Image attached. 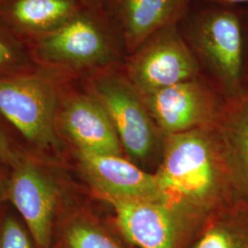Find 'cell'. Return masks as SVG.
Wrapping results in <instances>:
<instances>
[{"label": "cell", "mask_w": 248, "mask_h": 248, "mask_svg": "<svg viewBox=\"0 0 248 248\" xmlns=\"http://www.w3.org/2000/svg\"><path fill=\"white\" fill-rule=\"evenodd\" d=\"M155 174L161 201L195 234L215 213L232 205L225 164L213 127L165 137Z\"/></svg>", "instance_id": "obj_1"}, {"label": "cell", "mask_w": 248, "mask_h": 248, "mask_svg": "<svg viewBox=\"0 0 248 248\" xmlns=\"http://www.w3.org/2000/svg\"><path fill=\"white\" fill-rule=\"evenodd\" d=\"M186 40L225 99L245 90L243 11L236 6L208 9L189 21Z\"/></svg>", "instance_id": "obj_2"}, {"label": "cell", "mask_w": 248, "mask_h": 248, "mask_svg": "<svg viewBox=\"0 0 248 248\" xmlns=\"http://www.w3.org/2000/svg\"><path fill=\"white\" fill-rule=\"evenodd\" d=\"M98 14L81 10L57 29L40 35L37 55L69 71L111 67L121 58V45Z\"/></svg>", "instance_id": "obj_3"}, {"label": "cell", "mask_w": 248, "mask_h": 248, "mask_svg": "<svg viewBox=\"0 0 248 248\" xmlns=\"http://www.w3.org/2000/svg\"><path fill=\"white\" fill-rule=\"evenodd\" d=\"M89 92L106 108L126 157L139 167L147 163L164 136L124 72L111 67L100 70L91 78Z\"/></svg>", "instance_id": "obj_4"}, {"label": "cell", "mask_w": 248, "mask_h": 248, "mask_svg": "<svg viewBox=\"0 0 248 248\" xmlns=\"http://www.w3.org/2000/svg\"><path fill=\"white\" fill-rule=\"evenodd\" d=\"M60 105L57 86L47 77L33 74L0 78V112L39 148L57 144Z\"/></svg>", "instance_id": "obj_5"}, {"label": "cell", "mask_w": 248, "mask_h": 248, "mask_svg": "<svg viewBox=\"0 0 248 248\" xmlns=\"http://www.w3.org/2000/svg\"><path fill=\"white\" fill-rule=\"evenodd\" d=\"M124 74L141 94H148L201 76V64L177 24L165 27L129 57Z\"/></svg>", "instance_id": "obj_6"}, {"label": "cell", "mask_w": 248, "mask_h": 248, "mask_svg": "<svg viewBox=\"0 0 248 248\" xmlns=\"http://www.w3.org/2000/svg\"><path fill=\"white\" fill-rule=\"evenodd\" d=\"M141 97L164 138L213 127L225 101L217 88L201 76Z\"/></svg>", "instance_id": "obj_7"}, {"label": "cell", "mask_w": 248, "mask_h": 248, "mask_svg": "<svg viewBox=\"0 0 248 248\" xmlns=\"http://www.w3.org/2000/svg\"><path fill=\"white\" fill-rule=\"evenodd\" d=\"M112 225L136 248H186L195 232L160 200L113 201Z\"/></svg>", "instance_id": "obj_8"}, {"label": "cell", "mask_w": 248, "mask_h": 248, "mask_svg": "<svg viewBox=\"0 0 248 248\" xmlns=\"http://www.w3.org/2000/svg\"><path fill=\"white\" fill-rule=\"evenodd\" d=\"M59 188L54 180L31 160L14 168L9 196L38 248H53Z\"/></svg>", "instance_id": "obj_9"}, {"label": "cell", "mask_w": 248, "mask_h": 248, "mask_svg": "<svg viewBox=\"0 0 248 248\" xmlns=\"http://www.w3.org/2000/svg\"><path fill=\"white\" fill-rule=\"evenodd\" d=\"M80 171L89 186L108 202L162 199L155 173L121 155L76 151Z\"/></svg>", "instance_id": "obj_10"}, {"label": "cell", "mask_w": 248, "mask_h": 248, "mask_svg": "<svg viewBox=\"0 0 248 248\" xmlns=\"http://www.w3.org/2000/svg\"><path fill=\"white\" fill-rule=\"evenodd\" d=\"M57 124L76 151L124 156L106 108L92 93H74L60 105Z\"/></svg>", "instance_id": "obj_11"}, {"label": "cell", "mask_w": 248, "mask_h": 248, "mask_svg": "<svg viewBox=\"0 0 248 248\" xmlns=\"http://www.w3.org/2000/svg\"><path fill=\"white\" fill-rule=\"evenodd\" d=\"M213 130L225 164L232 205L248 210V89L225 99Z\"/></svg>", "instance_id": "obj_12"}, {"label": "cell", "mask_w": 248, "mask_h": 248, "mask_svg": "<svg viewBox=\"0 0 248 248\" xmlns=\"http://www.w3.org/2000/svg\"><path fill=\"white\" fill-rule=\"evenodd\" d=\"M190 0H107L125 52L133 53L151 35L185 17Z\"/></svg>", "instance_id": "obj_13"}, {"label": "cell", "mask_w": 248, "mask_h": 248, "mask_svg": "<svg viewBox=\"0 0 248 248\" xmlns=\"http://www.w3.org/2000/svg\"><path fill=\"white\" fill-rule=\"evenodd\" d=\"M53 248H136L112 224L87 213H72L56 224Z\"/></svg>", "instance_id": "obj_14"}, {"label": "cell", "mask_w": 248, "mask_h": 248, "mask_svg": "<svg viewBox=\"0 0 248 248\" xmlns=\"http://www.w3.org/2000/svg\"><path fill=\"white\" fill-rule=\"evenodd\" d=\"M81 10L77 0H15L9 14L20 30L43 35L61 26Z\"/></svg>", "instance_id": "obj_15"}, {"label": "cell", "mask_w": 248, "mask_h": 248, "mask_svg": "<svg viewBox=\"0 0 248 248\" xmlns=\"http://www.w3.org/2000/svg\"><path fill=\"white\" fill-rule=\"evenodd\" d=\"M186 248H248V210L230 205L212 216Z\"/></svg>", "instance_id": "obj_16"}, {"label": "cell", "mask_w": 248, "mask_h": 248, "mask_svg": "<svg viewBox=\"0 0 248 248\" xmlns=\"http://www.w3.org/2000/svg\"><path fill=\"white\" fill-rule=\"evenodd\" d=\"M0 248H38L23 222L12 215L0 220Z\"/></svg>", "instance_id": "obj_17"}, {"label": "cell", "mask_w": 248, "mask_h": 248, "mask_svg": "<svg viewBox=\"0 0 248 248\" xmlns=\"http://www.w3.org/2000/svg\"><path fill=\"white\" fill-rule=\"evenodd\" d=\"M0 159L13 169L21 162L22 157L19 156L18 152L13 147L9 138L0 129Z\"/></svg>", "instance_id": "obj_18"}, {"label": "cell", "mask_w": 248, "mask_h": 248, "mask_svg": "<svg viewBox=\"0 0 248 248\" xmlns=\"http://www.w3.org/2000/svg\"><path fill=\"white\" fill-rule=\"evenodd\" d=\"M18 53L13 45L0 37V69L7 67L17 60Z\"/></svg>", "instance_id": "obj_19"}, {"label": "cell", "mask_w": 248, "mask_h": 248, "mask_svg": "<svg viewBox=\"0 0 248 248\" xmlns=\"http://www.w3.org/2000/svg\"><path fill=\"white\" fill-rule=\"evenodd\" d=\"M243 26L245 35V71H244V84L245 89H248V11L243 12Z\"/></svg>", "instance_id": "obj_20"}, {"label": "cell", "mask_w": 248, "mask_h": 248, "mask_svg": "<svg viewBox=\"0 0 248 248\" xmlns=\"http://www.w3.org/2000/svg\"><path fill=\"white\" fill-rule=\"evenodd\" d=\"M83 1L88 9L95 13H98L101 9H103L107 2V0H83Z\"/></svg>", "instance_id": "obj_21"}, {"label": "cell", "mask_w": 248, "mask_h": 248, "mask_svg": "<svg viewBox=\"0 0 248 248\" xmlns=\"http://www.w3.org/2000/svg\"><path fill=\"white\" fill-rule=\"evenodd\" d=\"M219 5L224 6H236V7H248V0H211Z\"/></svg>", "instance_id": "obj_22"}, {"label": "cell", "mask_w": 248, "mask_h": 248, "mask_svg": "<svg viewBox=\"0 0 248 248\" xmlns=\"http://www.w3.org/2000/svg\"><path fill=\"white\" fill-rule=\"evenodd\" d=\"M1 1H2V0H0V2H1Z\"/></svg>", "instance_id": "obj_23"}]
</instances>
